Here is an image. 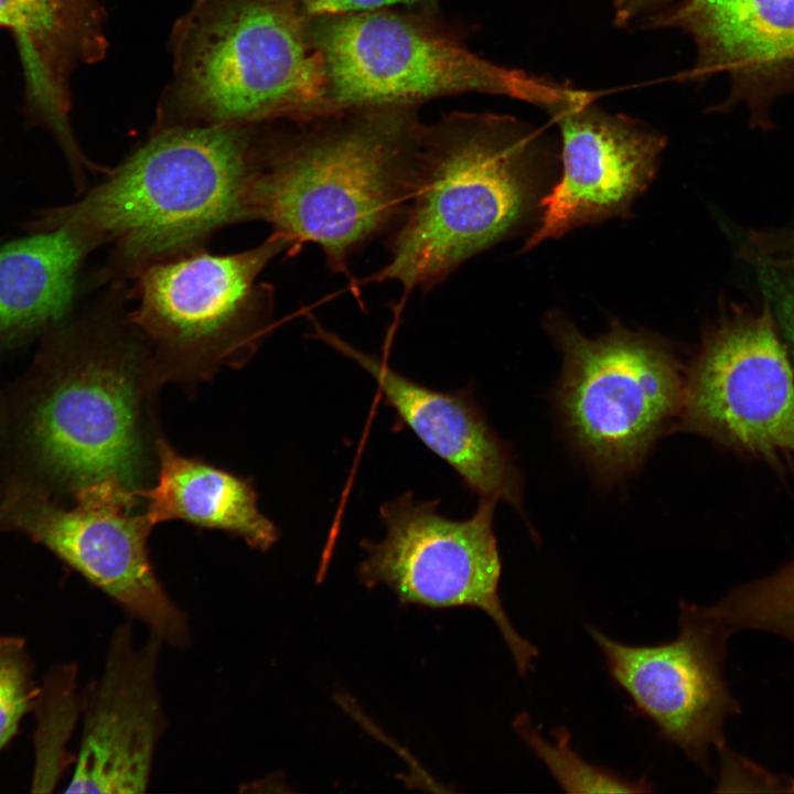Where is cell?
Segmentation results:
<instances>
[{
    "label": "cell",
    "mask_w": 794,
    "mask_h": 794,
    "mask_svg": "<svg viewBox=\"0 0 794 794\" xmlns=\"http://www.w3.org/2000/svg\"><path fill=\"white\" fill-rule=\"evenodd\" d=\"M34 709L37 727L32 791L51 792L71 762L75 761L67 751L82 710L75 664L56 665L50 670L40 687Z\"/></svg>",
    "instance_id": "cell-19"
},
{
    "label": "cell",
    "mask_w": 794,
    "mask_h": 794,
    "mask_svg": "<svg viewBox=\"0 0 794 794\" xmlns=\"http://www.w3.org/2000/svg\"><path fill=\"white\" fill-rule=\"evenodd\" d=\"M438 11L389 8L308 20L334 109L415 106L464 93L505 96L545 110L567 84L472 52Z\"/></svg>",
    "instance_id": "cell-6"
},
{
    "label": "cell",
    "mask_w": 794,
    "mask_h": 794,
    "mask_svg": "<svg viewBox=\"0 0 794 794\" xmlns=\"http://www.w3.org/2000/svg\"><path fill=\"white\" fill-rule=\"evenodd\" d=\"M313 329L318 340L354 361L374 378L398 417L459 474L471 492L479 498L502 500L524 515L522 476L471 388L439 391L422 386L315 320Z\"/></svg>",
    "instance_id": "cell-16"
},
{
    "label": "cell",
    "mask_w": 794,
    "mask_h": 794,
    "mask_svg": "<svg viewBox=\"0 0 794 794\" xmlns=\"http://www.w3.org/2000/svg\"><path fill=\"white\" fill-rule=\"evenodd\" d=\"M39 693L25 641L0 635V751L18 733L22 718L34 709Z\"/></svg>",
    "instance_id": "cell-23"
},
{
    "label": "cell",
    "mask_w": 794,
    "mask_h": 794,
    "mask_svg": "<svg viewBox=\"0 0 794 794\" xmlns=\"http://www.w3.org/2000/svg\"><path fill=\"white\" fill-rule=\"evenodd\" d=\"M260 137L249 125L163 129L78 202L46 213L42 228H68L89 249L111 244L110 276L133 278L253 221Z\"/></svg>",
    "instance_id": "cell-2"
},
{
    "label": "cell",
    "mask_w": 794,
    "mask_h": 794,
    "mask_svg": "<svg viewBox=\"0 0 794 794\" xmlns=\"http://www.w3.org/2000/svg\"><path fill=\"white\" fill-rule=\"evenodd\" d=\"M676 0H614V22L620 28L639 25L645 18Z\"/></svg>",
    "instance_id": "cell-26"
},
{
    "label": "cell",
    "mask_w": 794,
    "mask_h": 794,
    "mask_svg": "<svg viewBox=\"0 0 794 794\" xmlns=\"http://www.w3.org/2000/svg\"><path fill=\"white\" fill-rule=\"evenodd\" d=\"M137 491L109 478L74 491L65 507L18 481L0 503V529L46 547L163 644L182 650L191 642L189 620L157 577L148 549L154 525Z\"/></svg>",
    "instance_id": "cell-9"
},
{
    "label": "cell",
    "mask_w": 794,
    "mask_h": 794,
    "mask_svg": "<svg viewBox=\"0 0 794 794\" xmlns=\"http://www.w3.org/2000/svg\"><path fill=\"white\" fill-rule=\"evenodd\" d=\"M89 250L65 227L0 246V341L53 325L67 314Z\"/></svg>",
    "instance_id": "cell-18"
},
{
    "label": "cell",
    "mask_w": 794,
    "mask_h": 794,
    "mask_svg": "<svg viewBox=\"0 0 794 794\" xmlns=\"http://www.w3.org/2000/svg\"><path fill=\"white\" fill-rule=\"evenodd\" d=\"M290 243L272 234L236 254L197 249L152 264L133 288L128 319L148 345L163 383L193 387L224 367L238 368L269 330L273 290L261 271Z\"/></svg>",
    "instance_id": "cell-7"
},
{
    "label": "cell",
    "mask_w": 794,
    "mask_h": 794,
    "mask_svg": "<svg viewBox=\"0 0 794 794\" xmlns=\"http://www.w3.org/2000/svg\"><path fill=\"white\" fill-rule=\"evenodd\" d=\"M69 342L31 397L23 438L35 463L71 492L114 478L150 486L157 472L158 391L144 340L115 310Z\"/></svg>",
    "instance_id": "cell-4"
},
{
    "label": "cell",
    "mask_w": 794,
    "mask_h": 794,
    "mask_svg": "<svg viewBox=\"0 0 794 794\" xmlns=\"http://www.w3.org/2000/svg\"><path fill=\"white\" fill-rule=\"evenodd\" d=\"M639 26L689 35L696 60L687 78L726 74L722 106L743 104L752 126L769 129L773 101L794 94V0H676Z\"/></svg>",
    "instance_id": "cell-15"
},
{
    "label": "cell",
    "mask_w": 794,
    "mask_h": 794,
    "mask_svg": "<svg viewBox=\"0 0 794 794\" xmlns=\"http://www.w3.org/2000/svg\"><path fill=\"white\" fill-rule=\"evenodd\" d=\"M516 731L535 755L547 766L557 783L568 793H647L653 785L647 780H629L613 771L594 765L580 757L570 745L566 728L557 729L554 741H547L522 713L514 722Z\"/></svg>",
    "instance_id": "cell-21"
},
{
    "label": "cell",
    "mask_w": 794,
    "mask_h": 794,
    "mask_svg": "<svg viewBox=\"0 0 794 794\" xmlns=\"http://www.w3.org/2000/svg\"><path fill=\"white\" fill-rule=\"evenodd\" d=\"M64 0H0V26L30 41L57 33L64 23Z\"/></svg>",
    "instance_id": "cell-24"
},
{
    "label": "cell",
    "mask_w": 794,
    "mask_h": 794,
    "mask_svg": "<svg viewBox=\"0 0 794 794\" xmlns=\"http://www.w3.org/2000/svg\"><path fill=\"white\" fill-rule=\"evenodd\" d=\"M307 19L389 8L438 11L439 0H291Z\"/></svg>",
    "instance_id": "cell-25"
},
{
    "label": "cell",
    "mask_w": 794,
    "mask_h": 794,
    "mask_svg": "<svg viewBox=\"0 0 794 794\" xmlns=\"http://www.w3.org/2000/svg\"><path fill=\"white\" fill-rule=\"evenodd\" d=\"M747 256L794 361V234L777 239L758 235L751 239Z\"/></svg>",
    "instance_id": "cell-22"
},
{
    "label": "cell",
    "mask_w": 794,
    "mask_h": 794,
    "mask_svg": "<svg viewBox=\"0 0 794 794\" xmlns=\"http://www.w3.org/2000/svg\"><path fill=\"white\" fill-rule=\"evenodd\" d=\"M547 111L560 129L562 174L541 201L526 249L624 211L652 180L665 146L647 126L599 108L587 90L569 86Z\"/></svg>",
    "instance_id": "cell-14"
},
{
    "label": "cell",
    "mask_w": 794,
    "mask_h": 794,
    "mask_svg": "<svg viewBox=\"0 0 794 794\" xmlns=\"http://www.w3.org/2000/svg\"><path fill=\"white\" fill-rule=\"evenodd\" d=\"M538 136L515 118L454 111L422 126L409 198L368 282L427 292L523 223Z\"/></svg>",
    "instance_id": "cell-3"
},
{
    "label": "cell",
    "mask_w": 794,
    "mask_h": 794,
    "mask_svg": "<svg viewBox=\"0 0 794 794\" xmlns=\"http://www.w3.org/2000/svg\"><path fill=\"white\" fill-rule=\"evenodd\" d=\"M549 330L564 355L557 405L575 444L602 476L634 471L679 417L680 363L661 341L618 324L596 340L558 318Z\"/></svg>",
    "instance_id": "cell-8"
},
{
    "label": "cell",
    "mask_w": 794,
    "mask_h": 794,
    "mask_svg": "<svg viewBox=\"0 0 794 794\" xmlns=\"http://www.w3.org/2000/svg\"><path fill=\"white\" fill-rule=\"evenodd\" d=\"M764 301L731 305L684 376L679 427L775 464L794 465V373Z\"/></svg>",
    "instance_id": "cell-11"
},
{
    "label": "cell",
    "mask_w": 794,
    "mask_h": 794,
    "mask_svg": "<svg viewBox=\"0 0 794 794\" xmlns=\"http://www.w3.org/2000/svg\"><path fill=\"white\" fill-rule=\"evenodd\" d=\"M495 504L479 498L470 518L454 521L438 512L437 502L417 501L410 492L386 502L379 508L386 534L379 543L362 541L366 557L357 576L368 588L388 587L405 604L482 610L500 630L518 673L525 675L538 650L515 630L501 601Z\"/></svg>",
    "instance_id": "cell-10"
},
{
    "label": "cell",
    "mask_w": 794,
    "mask_h": 794,
    "mask_svg": "<svg viewBox=\"0 0 794 794\" xmlns=\"http://www.w3.org/2000/svg\"><path fill=\"white\" fill-rule=\"evenodd\" d=\"M175 93L205 125L334 111L324 58L291 0H196L174 35Z\"/></svg>",
    "instance_id": "cell-5"
},
{
    "label": "cell",
    "mask_w": 794,
    "mask_h": 794,
    "mask_svg": "<svg viewBox=\"0 0 794 794\" xmlns=\"http://www.w3.org/2000/svg\"><path fill=\"white\" fill-rule=\"evenodd\" d=\"M262 132L253 219L292 249L311 243L326 266L351 277L350 260L388 235L409 198L423 124L415 106L339 109Z\"/></svg>",
    "instance_id": "cell-1"
},
{
    "label": "cell",
    "mask_w": 794,
    "mask_h": 794,
    "mask_svg": "<svg viewBox=\"0 0 794 794\" xmlns=\"http://www.w3.org/2000/svg\"><path fill=\"white\" fill-rule=\"evenodd\" d=\"M678 629L670 642L629 645L587 625L611 679L629 697L633 710L654 725L663 741L709 772L711 748L727 745L726 719L740 712L723 675L730 635L701 605L684 601L679 602Z\"/></svg>",
    "instance_id": "cell-12"
},
{
    "label": "cell",
    "mask_w": 794,
    "mask_h": 794,
    "mask_svg": "<svg viewBox=\"0 0 794 794\" xmlns=\"http://www.w3.org/2000/svg\"><path fill=\"white\" fill-rule=\"evenodd\" d=\"M162 645L152 633L136 644L129 623L114 630L100 675L82 691V739L66 793L137 794L149 787L167 730L158 688Z\"/></svg>",
    "instance_id": "cell-13"
},
{
    "label": "cell",
    "mask_w": 794,
    "mask_h": 794,
    "mask_svg": "<svg viewBox=\"0 0 794 794\" xmlns=\"http://www.w3.org/2000/svg\"><path fill=\"white\" fill-rule=\"evenodd\" d=\"M704 610L729 635L755 629L781 635L794 644V561L775 573L733 589Z\"/></svg>",
    "instance_id": "cell-20"
},
{
    "label": "cell",
    "mask_w": 794,
    "mask_h": 794,
    "mask_svg": "<svg viewBox=\"0 0 794 794\" xmlns=\"http://www.w3.org/2000/svg\"><path fill=\"white\" fill-rule=\"evenodd\" d=\"M137 492L154 526L182 521L235 535L260 551H267L279 539L278 527L258 506L251 479L184 455L164 437L158 443L154 481Z\"/></svg>",
    "instance_id": "cell-17"
}]
</instances>
